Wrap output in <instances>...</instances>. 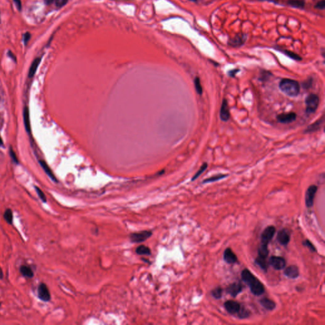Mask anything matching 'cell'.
<instances>
[{
    "instance_id": "1",
    "label": "cell",
    "mask_w": 325,
    "mask_h": 325,
    "mask_svg": "<svg viewBox=\"0 0 325 325\" xmlns=\"http://www.w3.org/2000/svg\"><path fill=\"white\" fill-rule=\"evenodd\" d=\"M241 278L249 286L251 292L254 295L259 296L264 293L265 288L262 282L247 269L242 271Z\"/></svg>"
},
{
    "instance_id": "2",
    "label": "cell",
    "mask_w": 325,
    "mask_h": 325,
    "mask_svg": "<svg viewBox=\"0 0 325 325\" xmlns=\"http://www.w3.org/2000/svg\"><path fill=\"white\" fill-rule=\"evenodd\" d=\"M279 89L285 95L291 97H297L300 92V85L298 81L291 79H283L279 83Z\"/></svg>"
},
{
    "instance_id": "3",
    "label": "cell",
    "mask_w": 325,
    "mask_h": 325,
    "mask_svg": "<svg viewBox=\"0 0 325 325\" xmlns=\"http://www.w3.org/2000/svg\"><path fill=\"white\" fill-rule=\"evenodd\" d=\"M319 103V97L316 94H310L306 99L307 114L312 115L315 113L318 107Z\"/></svg>"
},
{
    "instance_id": "4",
    "label": "cell",
    "mask_w": 325,
    "mask_h": 325,
    "mask_svg": "<svg viewBox=\"0 0 325 325\" xmlns=\"http://www.w3.org/2000/svg\"><path fill=\"white\" fill-rule=\"evenodd\" d=\"M152 234L151 231H142L138 232H133L130 235V240L131 242L135 243H140L146 241Z\"/></svg>"
},
{
    "instance_id": "5",
    "label": "cell",
    "mask_w": 325,
    "mask_h": 325,
    "mask_svg": "<svg viewBox=\"0 0 325 325\" xmlns=\"http://www.w3.org/2000/svg\"><path fill=\"white\" fill-rule=\"evenodd\" d=\"M276 232V228L273 226L267 227L261 235V244L268 246L273 238Z\"/></svg>"
},
{
    "instance_id": "6",
    "label": "cell",
    "mask_w": 325,
    "mask_h": 325,
    "mask_svg": "<svg viewBox=\"0 0 325 325\" xmlns=\"http://www.w3.org/2000/svg\"><path fill=\"white\" fill-rule=\"evenodd\" d=\"M269 265L272 266L276 270H282L286 265V260L283 257L272 256L268 261Z\"/></svg>"
},
{
    "instance_id": "7",
    "label": "cell",
    "mask_w": 325,
    "mask_h": 325,
    "mask_svg": "<svg viewBox=\"0 0 325 325\" xmlns=\"http://www.w3.org/2000/svg\"><path fill=\"white\" fill-rule=\"evenodd\" d=\"M317 190L318 187L315 185H311L307 189L305 196L306 205L307 207L310 208L313 206L314 199H315V196L317 192Z\"/></svg>"
},
{
    "instance_id": "8",
    "label": "cell",
    "mask_w": 325,
    "mask_h": 325,
    "mask_svg": "<svg viewBox=\"0 0 325 325\" xmlns=\"http://www.w3.org/2000/svg\"><path fill=\"white\" fill-rule=\"evenodd\" d=\"M224 307L230 315H238L241 306L239 302L234 300H228L224 303Z\"/></svg>"
},
{
    "instance_id": "9",
    "label": "cell",
    "mask_w": 325,
    "mask_h": 325,
    "mask_svg": "<svg viewBox=\"0 0 325 325\" xmlns=\"http://www.w3.org/2000/svg\"><path fill=\"white\" fill-rule=\"evenodd\" d=\"M38 295L40 300L44 302H48L51 298L50 293L47 286L42 283L40 284L38 288Z\"/></svg>"
},
{
    "instance_id": "10",
    "label": "cell",
    "mask_w": 325,
    "mask_h": 325,
    "mask_svg": "<svg viewBox=\"0 0 325 325\" xmlns=\"http://www.w3.org/2000/svg\"><path fill=\"white\" fill-rule=\"evenodd\" d=\"M297 118V115L295 113H282L281 115H279L277 116V121L283 123V124H288V123H290L294 122Z\"/></svg>"
},
{
    "instance_id": "11",
    "label": "cell",
    "mask_w": 325,
    "mask_h": 325,
    "mask_svg": "<svg viewBox=\"0 0 325 325\" xmlns=\"http://www.w3.org/2000/svg\"><path fill=\"white\" fill-rule=\"evenodd\" d=\"M243 290V286L240 283H234L228 286L226 288V292L232 297H236Z\"/></svg>"
},
{
    "instance_id": "12",
    "label": "cell",
    "mask_w": 325,
    "mask_h": 325,
    "mask_svg": "<svg viewBox=\"0 0 325 325\" xmlns=\"http://www.w3.org/2000/svg\"><path fill=\"white\" fill-rule=\"evenodd\" d=\"M277 240L281 245L286 246L290 240V235L289 232L285 229L280 230L277 235Z\"/></svg>"
},
{
    "instance_id": "13",
    "label": "cell",
    "mask_w": 325,
    "mask_h": 325,
    "mask_svg": "<svg viewBox=\"0 0 325 325\" xmlns=\"http://www.w3.org/2000/svg\"><path fill=\"white\" fill-rule=\"evenodd\" d=\"M220 118L223 121H227L230 118L229 108L227 101L226 99H223L222 106L220 111Z\"/></svg>"
},
{
    "instance_id": "14",
    "label": "cell",
    "mask_w": 325,
    "mask_h": 325,
    "mask_svg": "<svg viewBox=\"0 0 325 325\" xmlns=\"http://www.w3.org/2000/svg\"><path fill=\"white\" fill-rule=\"evenodd\" d=\"M223 260L229 264H234L238 261V258L230 248H227L224 251Z\"/></svg>"
},
{
    "instance_id": "15",
    "label": "cell",
    "mask_w": 325,
    "mask_h": 325,
    "mask_svg": "<svg viewBox=\"0 0 325 325\" xmlns=\"http://www.w3.org/2000/svg\"><path fill=\"white\" fill-rule=\"evenodd\" d=\"M284 274L290 279H294L299 276V269L296 265H291L285 269Z\"/></svg>"
},
{
    "instance_id": "16",
    "label": "cell",
    "mask_w": 325,
    "mask_h": 325,
    "mask_svg": "<svg viewBox=\"0 0 325 325\" xmlns=\"http://www.w3.org/2000/svg\"><path fill=\"white\" fill-rule=\"evenodd\" d=\"M43 2L47 6H53L56 8L59 9L68 3V0H43Z\"/></svg>"
},
{
    "instance_id": "17",
    "label": "cell",
    "mask_w": 325,
    "mask_h": 325,
    "mask_svg": "<svg viewBox=\"0 0 325 325\" xmlns=\"http://www.w3.org/2000/svg\"><path fill=\"white\" fill-rule=\"evenodd\" d=\"M260 303L262 307L268 310H273L276 308L275 302L267 297H264L260 300Z\"/></svg>"
},
{
    "instance_id": "18",
    "label": "cell",
    "mask_w": 325,
    "mask_h": 325,
    "mask_svg": "<svg viewBox=\"0 0 325 325\" xmlns=\"http://www.w3.org/2000/svg\"><path fill=\"white\" fill-rule=\"evenodd\" d=\"M23 118L24 126L26 131L27 133L30 134L31 133V125H30V117H29V110L27 107H24L23 111Z\"/></svg>"
},
{
    "instance_id": "19",
    "label": "cell",
    "mask_w": 325,
    "mask_h": 325,
    "mask_svg": "<svg viewBox=\"0 0 325 325\" xmlns=\"http://www.w3.org/2000/svg\"><path fill=\"white\" fill-rule=\"evenodd\" d=\"M41 61V57H37L34 60H33V62H32L31 65L29 73H28V76L29 77H32L35 76Z\"/></svg>"
},
{
    "instance_id": "20",
    "label": "cell",
    "mask_w": 325,
    "mask_h": 325,
    "mask_svg": "<svg viewBox=\"0 0 325 325\" xmlns=\"http://www.w3.org/2000/svg\"><path fill=\"white\" fill-rule=\"evenodd\" d=\"M40 164L41 166V167L43 168V169L44 170V172H45L48 175V176L52 179V180L53 181H54V182H57V178H56V177H55L54 174L52 172L51 169H50V167L48 166V165L45 162H44V161H42V160L40 161Z\"/></svg>"
},
{
    "instance_id": "21",
    "label": "cell",
    "mask_w": 325,
    "mask_h": 325,
    "mask_svg": "<svg viewBox=\"0 0 325 325\" xmlns=\"http://www.w3.org/2000/svg\"><path fill=\"white\" fill-rule=\"evenodd\" d=\"M20 272L24 276L28 278H32L34 276V273L32 271L31 268L27 265H21L20 267Z\"/></svg>"
},
{
    "instance_id": "22",
    "label": "cell",
    "mask_w": 325,
    "mask_h": 325,
    "mask_svg": "<svg viewBox=\"0 0 325 325\" xmlns=\"http://www.w3.org/2000/svg\"><path fill=\"white\" fill-rule=\"evenodd\" d=\"M255 262L260 266V267L264 270L265 272H267L269 267V263L267 261V259H264V258L257 256L255 260Z\"/></svg>"
},
{
    "instance_id": "23",
    "label": "cell",
    "mask_w": 325,
    "mask_h": 325,
    "mask_svg": "<svg viewBox=\"0 0 325 325\" xmlns=\"http://www.w3.org/2000/svg\"><path fill=\"white\" fill-rule=\"evenodd\" d=\"M227 176H228L227 174H219V175H217L212 176V177H211L210 178H206L205 180H204L203 181V184H208V183H211V182H217L218 181L222 180V179L227 177Z\"/></svg>"
},
{
    "instance_id": "24",
    "label": "cell",
    "mask_w": 325,
    "mask_h": 325,
    "mask_svg": "<svg viewBox=\"0 0 325 325\" xmlns=\"http://www.w3.org/2000/svg\"><path fill=\"white\" fill-rule=\"evenodd\" d=\"M136 253L138 255H148L149 256L151 255V249L145 245H140L135 250Z\"/></svg>"
},
{
    "instance_id": "25",
    "label": "cell",
    "mask_w": 325,
    "mask_h": 325,
    "mask_svg": "<svg viewBox=\"0 0 325 325\" xmlns=\"http://www.w3.org/2000/svg\"><path fill=\"white\" fill-rule=\"evenodd\" d=\"M323 121L322 119H320V120L317 121L315 123H312V125H310V126H309L307 128V129L306 130L305 132L306 133H311V132H314V131L318 130L321 128V126L322 125Z\"/></svg>"
},
{
    "instance_id": "26",
    "label": "cell",
    "mask_w": 325,
    "mask_h": 325,
    "mask_svg": "<svg viewBox=\"0 0 325 325\" xmlns=\"http://www.w3.org/2000/svg\"><path fill=\"white\" fill-rule=\"evenodd\" d=\"M269 250H268V246L260 244L259 246V249H258V256L259 257L264 258V259H267L269 255Z\"/></svg>"
},
{
    "instance_id": "27",
    "label": "cell",
    "mask_w": 325,
    "mask_h": 325,
    "mask_svg": "<svg viewBox=\"0 0 325 325\" xmlns=\"http://www.w3.org/2000/svg\"><path fill=\"white\" fill-rule=\"evenodd\" d=\"M244 38L243 36H237L236 37H235L234 38H233L232 40L230 41L229 44H230V45L232 46V47L240 46V45H241V44L244 42V38Z\"/></svg>"
},
{
    "instance_id": "28",
    "label": "cell",
    "mask_w": 325,
    "mask_h": 325,
    "mask_svg": "<svg viewBox=\"0 0 325 325\" xmlns=\"http://www.w3.org/2000/svg\"><path fill=\"white\" fill-rule=\"evenodd\" d=\"M288 3L293 7L302 8L305 6V2L303 0H289Z\"/></svg>"
},
{
    "instance_id": "29",
    "label": "cell",
    "mask_w": 325,
    "mask_h": 325,
    "mask_svg": "<svg viewBox=\"0 0 325 325\" xmlns=\"http://www.w3.org/2000/svg\"><path fill=\"white\" fill-rule=\"evenodd\" d=\"M4 219L8 224H12L13 212L11 209H6L4 214Z\"/></svg>"
},
{
    "instance_id": "30",
    "label": "cell",
    "mask_w": 325,
    "mask_h": 325,
    "mask_svg": "<svg viewBox=\"0 0 325 325\" xmlns=\"http://www.w3.org/2000/svg\"><path fill=\"white\" fill-rule=\"evenodd\" d=\"M223 290L221 287L218 286L211 291V295L216 299H220L222 296Z\"/></svg>"
},
{
    "instance_id": "31",
    "label": "cell",
    "mask_w": 325,
    "mask_h": 325,
    "mask_svg": "<svg viewBox=\"0 0 325 325\" xmlns=\"http://www.w3.org/2000/svg\"><path fill=\"white\" fill-rule=\"evenodd\" d=\"M194 86H195V88H196V90L197 93L199 95H201L203 94V88H202V86H201L199 77H196L194 79Z\"/></svg>"
},
{
    "instance_id": "32",
    "label": "cell",
    "mask_w": 325,
    "mask_h": 325,
    "mask_svg": "<svg viewBox=\"0 0 325 325\" xmlns=\"http://www.w3.org/2000/svg\"><path fill=\"white\" fill-rule=\"evenodd\" d=\"M249 315H250V312L247 309H246L244 307L241 306V309L240 310L238 314V316L240 319H245V318H247L250 316Z\"/></svg>"
},
{
    "instance_id": "33",
    "label": "cell",
    "mask_w": 325,
    "mask_h": 325,
    "mask_svg": "<svg viewBox=\"0 0 325 325\" xmlns=\"http://www.w3.org/2000/svg\"><path fill=\"white\" fill-rule=\"evenodd\" d=\"M208 168V164L206 163H205L204 164L202 165V166H201V168L199 169V170L197 172V173L194 175V177H193L192 178V181H195L196 178H198L201 174H202Z\"/></svg>"
},
{
    "instance_id": "34",
    "label": "cell",
    "mask_w": 325,
    "mask_h": 325,
    "mask_svg": "<svg viewBox=\"0 0 325 325\" xmlns=\"http://www.w3.org/2000/svg\"><path fill=\"white\" fill-rule=\"evenodd\" d=\"M285 54L286 55H288L289 57H290L291 59H294L295 60H298V61H300L302 60V58L300 57L299 55H298L297 54L292 52H290V51H285Z\"/></svg>"
},
{
    "instance_id": "35",
    "label": "cell",
    "mask_w": 325,
    "mask_h": 325,
    "mask_svg": "<svg viewBox=\"0 0 325 325\" xmlns=\"http://www.w3.org/2000/svg\"><path fill=\"white\" fill-rule=\"evenodd\" d=\"M35 189H36V191L38 196L40 197V199H41V201H43V203H47L46 196L44 195V194L43 193V192L42 191V190L38 187H35Z\"/></svg>"
},
{
    "instance_id": "36",
    "label": "cell",
    "mask_w": 325,
    "mask_h": 325,
    "mask_svg": "<svg viewBox=\"0 0 325 325\" xmlns=\"http://www.w3.org/2000/svg\"><path fill=\"white\" fill-rule=\"evenodd\" d=\"M303 244L304 246H306V247H307L311 252H316V249L315 248V246L313 245V244L308 240H306L304 242H303Z\"/></svg>"
},
{
    "instance_id": "37",
    "label": "cell",
    "mask_w": 325,
    "mask_h": 325,
    "mask_svg": "<svg viewBox=\"0 0 325 325\" xmlns=\"http://www.w3.org/2000/svg\"><path fill=\"white\" fill-rule=\"evenodd\" d=\"M31 38V35L30 34L29 32H26L23 35V38H22V40H23V43L25 46H26L27 43H29L30 39Z\"/></svg>"
},
{
    "instance_id": "38",
    "label": "cell",
    "mask_w": 325,
    "mask_h": 325,
    "mask_svg": "<svg viewBox=\"0 0 325 325\" xmlns=\"http://www.w3.org/2000/svg\"><path fill=\"white\" fill-rule=\"evenodd\" d=\"M10 156L11 158H12V160L17 164H19V160H18V158L17 157L15 153V152L14 151V150L12 149V148H10Z\"/></svg>"
},
{
    "instance_id": "39",
    "label": "cell",
    "mask_w": 325,
    "mask_h": 325,
    "mask_svg": "<svg viewBox=\"0 0 325 325\" xmlns=\"http://www.w3.org/2000/svg\"><path fill=\"white\" fill-rule=\"evenodd\" d=\"M325 7V1L324 0H321L316 5V8L319 10H323Z\"/></svg>"
},
{
    "instance_id": "40",
    "label": "cell",
    "mask_w": 325,
    "mask_h": 325,
    "mask_svg": "<svg viewBox=\"0 0 325 325\" xmlns=\"http://www.w3.org/2000/svg\"><path fill=\"white\" fill-rule=\"evenodd\" d=\"M13 1H14V3L15 5V6H16L17 9L19 11V12H21L22 7L21 0H13Z\"/></svg>"
},
{
    "instance_id": "41",
    "label": "cell",
    "mask_w": 325,
    "mask_h": 325,
    "mask_svg": "<svg viewBox=\"0 0 325 325\" xmlns=\"http://www.w3.org/2000/svg\"><path fill=\"white\" fill-rule=\"evenodd\" d=\"M7 55H8V57H9L11 59L13 60L14 62H17L16 56L14 55V53L12 51L8 50V52H7Z\"/></svg>"
},
{
    "instance_id": "42",
    "label": "cell",
    "mask_w": 325,
    "mask_h": 325,
    "mask_svg": "<svg viewBox=\"0 0 325 325\" xmlns=\"http://www.w3.org/2000/svg\"><path fill=\"white\" fill-rule=\"evenodd\" d=\"M239 71H240L239 69H233V70H231V71H230L228 73V74H229L231 77H234V76H235V75H236V74Z\"/></svg>"
},
{
    "instance_id": "43",
    "label": "cell",
    "mask_w": 325,
    "mask_h": 325,
    "mask_svg": "<svg viewBox=\"0 0 325 325\" xmlns=\"http://www.w3.org/2000/svg\"><path fill=\"white\" fill-rule=\"evenodd\" d=\"M3 277V271H2V268L0 267V278L2 279Z\"/></svg>"
},
{
    "instance_id": "44",
    "label": "cell",
    "mask_w": 325,
    "mask_h": 325,
    "mask_svg": "<svg viewBox=\"0 0 325 325\" xmlns=\"http://www.w3.org/2000/svg\"><path fill=\"white\" fill-rule=\"evenodd\" d=\"M3 144V140H2V139L1 137V136H0V146H2Z\"/></svg>"
},
{
    "instance_id": "45",
    "label": "cell",
    "mask_w": 325,
    "mask_h": 325,
    "mask_svg": "<svg viewBox=\"0 0 325 325\" xmlns=\"http://www.w3.org/2000/svg\"><path fill=\"white\" fill-rule=\"evenodd\" d=\"M0 306H1V303H0Z\"/></svg>"
},
{
    "instance_id": "46",
    "label": "cell",
    "mask_w": 325,
    "mask_h": 325,
    "mask_svg": "<svg viewBox=\"0 0 325 325\" xmlns=\"http://www.w3.org/2000/svg\"><path fill=\"white\" fill-rule=\"evenodd\" d=\"M192 1H194V0H192Z\"/></svg>"
}]
</instances>
